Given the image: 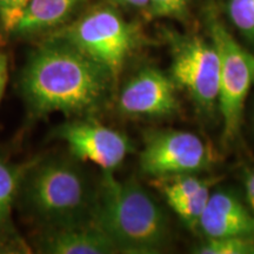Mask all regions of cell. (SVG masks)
Instances as JSON below:
<instances>
[{
  "mask_svg": "<svg viewBox=\"0 0 254 254\" xmlns=\"http://www.w3.org/2000/svg\"><path fill=\"white\" fill-rule=\"evenodd\" d=\"M111 75L68 41L55 36L32 51L20 74V93L36 117H87L103 106Z\"/></svg>",
  "mask_w": 254,
  "mask_h": 254,
  "instance_id": "6da1fadb",
  "label": "cell"
},
{
  "mask_svg": "<svg viewBox=\"0 0 254 254\" xmlns=\"http://www.w3.org/2000/svg\"><path fill=\"white\" fill-rule=\"evenodd\" d=\"M75 158L50 155L25 166L17 207L41 230L93 222L97 187Z\"/></svg>",
  "mask_w": 254,
  "mask_h": 254,
  "instance_id": "7a4b0ae2",
  "label": "cell"
},
{
  "mask_svg": "<svg viewBox=\"0 0 254 254\" xmlns=\"http://www.w3.org/2000/svg\"><path fill=\"white\" fill-rule=\"evenodd\" d=\"M97 186L93 224L118 253H159L170 239L164 209L134 178L118 180L103 171Z\"/></svg>",
  "mask_w": 254,
  "mask_h": 254,
  "instance_id": "3957f363",
  "label": "cell"
},
{
  "mask_svg": "<svg viewBox=\"0 0 254 254\" xmlns=\"http://www.w3.org/2000/svg\"><path fill=\"white\" fill-rule=\"evenodd\" d=\"M100 65L117 80L138 44V33L118 11L98 6L57 34Z\"/></svg>",
  "mask_w": 254,
  "mask_h": 254,
  "instance_id": "277c9868",
  "label": "cell"
},
{
  "mask_svg": "<svg viewBox=\"0 0 254 254\" xmlns=\"http://www.w3.org/2000/svg\"><path fill=\"white\" fill-rule=\"evenodd\" d=\"M208 28L220 57L218 107L224 123L222 138L231 141L240 131L246 98L254 84V55L244 49L217 19L209 20Z\"/></svg>",
  "mask_w": 254,
  "mask_h": 254,
  "instance_id": "5b68a950",
  "label": "cell"
},
{
  "mask_svg": "<svg viewBox=\"0 0 254 254\" xmlns=\"http://www.w3.org/2000/svg\"><path fill=\"white\" fill-rule=\"evenodd\" d=\"M171 79L192 98L196 106L209 111L218 104L220 57L214 44L198 36L171 39Z\"/></svg>",
  "mask_w": 254,
  "mask_h": 254,
  "instance_id": "8992f818",
  "label": "cell"
},
{
  "mask_svg": "<svg viewBox=\"0 0 254 254\" xmlns=\"http://www.w3.org/2000/svg\"><path fill=\"white\" fill-rule=\"evenodd\" d=\"M212 163L213 153L199 135L177 129L148 132L139 157L141 172L153 179L201 172Z\"/></svg>",
  "mask_w": 254,
  "mask_h": 254,
  "instance_id": "52a82bcc",
  "label": "cell"
},
{
  "mask_svg": "<svg viewBox=\"0 0 254 254\" xmlns=\"http://www.w3.org/2000/svg\"><path fill=\"white\" fill-rule=\"evenodd\" d=\"M53 136L67 145L73 158L90 161L110 172L119 167L133 151L132 142L125 134L88 116L60 124Z\"/></svg>",
  "mask_w": 254,
  "mask_h": 254,
  "instance_id": "ba28073f",
  "label": "cell"
},
{
  "mask_svg": "<svg viewBox=\"0 0 254 254\" xmlns=\"http://www.w3.org/2000/svg\"><path fill=\"white\" fill-rule=\"evenodd\" d=\"M176 90L170 75L147 66L125 82L117 105L120 113L128 117H170L180 109Z\"/></svg>",
  "mask_w": 254,
  "mask_h": 254,
  "instance_id": "9c48e42d",
  "label": "cell"
},
{
  "mask_svg": "<svg viewBox=\"0 0 254 254\" xmlns=\"http://www.w3.org/2000/svg\"><path fill=\"white\" fill-rule=\"evenodd\" d=\"M198 228L206 238L254 237V214L232 193H211Z\"/></svg>",
  "mask_w": 254,
  "mask_h": 254,
  "instance_id": "30bf717a",
  "label": "cell"
},
{
  "mask_svg": "<svg viewBox=\"0 0 254 254\" xmlns=\"http://www.w3.org/2000/svg\"><path fill=\"white\" fill-rule=\"evenodd\" d=\"M36 250L46 254L118 253L109 238L93 222L82 226L41 230L36 238Z\"/></svg>",
  "mask_w": 254,
  "mask_h": 254,
  "instance_id": "8fae6325",
  "label": "cell"
},
{
  "mask_svg": "<svg viewBox=\"0 0 254 254\" xmlns=\"http://www.w3.org/2000/svg\"><path fill=\"white\" fill-rule=\"evenodd\" d=\"M86 0H30L13 36H31L65 23Z\"/></svg>",
  "mask_w": 254,
  "mask_h": 254,
  "instance_id": "7c38bea8",
  "label": "cell"
},
{
  "mask_svg": "<svg viewBox=\"0 0 254 254\" xmlns=\"http://www.w3.org/2000/svg\"><path fill=\"white\" fill-rule=\"evenodd\" d=\"M26 165L9 163L0 157V241L4 244L20 245L14 230L12 213L17 207V199L21 178Z\"/></svg>",
  "mask_w": 254,
  "mask_h": 254,
  "instance_id": "4fadbf2b",
  "label": "cell"
},
{
  "mask_svg": "<svg viewBox=\"0 0 254 254\" xmlns=\"http://www.w3.org/2000/svg\"><path fill=\"white\" fill-rule=\"evenodd\" d=\"M217 182L218 179L215 178H202L195 176L194 173H185L154 178L152 184L161 193L165 201L170 206L174 202L194 195L200 190L209 189Z\"/></svg>",
  "mask_w": 254,
  "mask_h": 254,
  "instance_id": "5bb4252c",
  "label": "cell"
},
{
  "mask_svg": "<svg viewBox=\"0 0 254 254\" xmlns=\"http://www.w3.org/2000/svg\"><path fill=\"white\" fill-rule=\"evenodd\" d=\"M198 254H254V237L206 238L194 251Z\"/></svg>",
  "mask_w": 254,
  "mask_h": 254,
  "instance_id": "9a60e30c",
  "label": "cell"
},
{
  "mask_svg": "<svg viewBox=\"0 0 254 254\" xmlns=\"http://www.w3.org/2000/svg\"><path fill=\"white\" fill-rule=\"evenodd\" d=\"M211 189L212 187L205 189L195 193L194 195L170 205L174 213L185 222L187 227L193 228V230L198 227L200 218L211 195Z\"/></svg>",
  "mask_w": 254,
  "mask_h": 254,
  "instance_id": "2e32d148",
  "label": "cell"
},
{
  "mask_svg": "<svg viewBox=\"0 0 254 254\" xmlns=\"http://www.w3.org/2000/svg\"><path fill=\"white\" fill-rule=\"evenodd\" d=\"M228 17L241 36L254 45V0H228Z\"/></svg>",
  "mask_w": 254,
  "mask_h": 254,
  "instance_id": "e0dca14e",
  "label": "cell"
},
{
  "mask_svg": "<svg viewBox=\"0 0 254 254\" xmlns=\"http://www.w3.org/2000/svg\"><path fill=\"white\" fill-rule=\"evenodd\" d=\"M30 0H0V31L13 34Z\"/></svg>",
  "mask_w": 254,
  "mask_h": 254,
  "instance_id": "ac0fdd59",
  "label": "cell"
},
{
  "mask_svg": "<svg viewBox=\"0 0 254 254\" xmlns=\"http://www.w3.org/2000/svg\"><path fill=\"white\" fill-rule=\"evenodd\" d=\"M189 0H148L147 11L154 18H182L186 13Z\"/></svg>",
  "mask_w": 254,
  "mask_h": 254,
  "instance_id": "d6986e66",
  "label": "cell"
},
{
  "mask_svg": "<svg viewBox=\"0 0 254 254\" xmlns=\"http://www.w3.org/2000/svg\"><path fill=\"white\" fill-rule=\"evenodd\" d=\"M8 80V59L4 52L0 51V101L4 95Z\"/></svg>",
  "mask_w": 254,
  "mask_h": 254,
  "instance_id": "ffe728a7",
  "label": "cell"
},
{
  "mask_svg": "<svg viewBox=\"0 0 254 254\" xmlns=\"http://www.w3.org/2000/svg\"><path fill=\"white\" fill-rule=\"evenodd\" d=\"M245 187H246V198L249 201L250 209L254 214V171L247 173L246 180H245Z\"/></svg>",
  "mask_w": 254,
  "mask_h": 254,
  "instance_id": "44dd1931",
  "label": "cell"
},
{
  "mask_svg": "<svg viewBox=\"0 0 254 254\" xmlns=\"http://www.w3.org/2000/svg\"><path fill=\"white\" fill-rule=\"evenodd\" d=\"M111 1L135 8H146L148 4V0H111Z\"/></svg>",
  "mask_w": 254,
  "mask_h": 254,
  "instance_id": "7402d4cb",
  "label": "cell"
}]
</instances>
